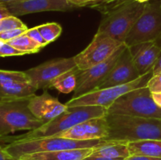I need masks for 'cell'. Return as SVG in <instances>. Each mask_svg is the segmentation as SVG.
I'll list each match as a JSON object with an SVG mask.
<instances>
[{
  "mask_svg": "<svg viewBox=\"0 0 161 160\" xmlns=\"http://www.w3.org/2000/svg\"><path fill=\"white\" fill-rule=\"evenodd\" d=\"M29 83V78L25 72L0 69V83Z\"/></svg>",
  "mask_w": 161,
  "mask_h": 160,
  "instance_id": "cell-25",
  "label": "cell"
},
{
  "mask_svg": "<svg viewBox=\"0 0 161 160\" xmlns=\"http://www.w3.org/2000/svg\"><path fill=\"white\" fill-rule=\"evenodd\" d=\"M37 28L39 29L41 35L48 44L56 40L62 32V28L61 25L54 22L39 25L37 26Z\"/></svg>",
  "mask_w": 161,
  "mask_h": 160,
  "instance_id": "cell-24",
  "label": "cell"
},
{
  "mask_svg": "<svg viewBox=\"0 0 161 160\" xmlns=\"http://www.w3.org/2000/svg\"><path fill=\"white\" fill-rule=\"evenodd\" d=\"M160 4H161V0H160Z\"/></svg>",
  "mask_w": 161,
  "mask_h": 160,
  "instance_id": "cell-39",
  "label": "cell"
},
{
  "mask_svg": "<svg viewBox=\"0 0 161 160\" xmlns=\"http://www.w3.org/2000/svg\"><path fill=\"white\" fill-rule=\"evenodd\" d=\"M1 143V141H0ZM0 160H17L14 157L11 156L4 149V147L0 144Z\"/></svg>",
  "mask_w": 161,
  "mask_h": 160,
  "instance_id": "cell-32",
  "label": "cell"
},
{
  "mask_svg": "<svg viewBox=\"0 0 161 160\" xmlns=\"http://www.w3.org/2000/svg\"><path fill=\"white\" fill-rule=\"evenodd\" d=\"M140 76L134 63L130 49L126 45L110 73L96 89L127 84L135 81Z\"/></svg>",
  "mask_w": 161,
  "mask_h": 160,
  "instance_id": "cell-12",
  "label": "cell"
},
{
  "mask_svg": "<svg viewBox=\"0 0 161 160\" xmlns=\"http://www.w3.org/2000/svg\"><path fill=\"white\" fill-rule=\"evenodd\" d=\"M107 114V109L102 106L68 107L67 109L50 122L44 123L36 130L16 136H3L2 141L11 142L13 141L37 139V138L53 136L60 132L72 128L74 125L94 118L103 117Z\"/></svg>",
  "mask_w": 161,
  "mask_h": 160,
  "instance_id": "cell-2",
  "label": "cell"
},
{
  "mask_svg": "<svg viewBox=\"0 0 161 160\" xmlns=\"http://www.w3.org/2000/svg\"><path fill=\"white\" fill-rule=\"evenodd\" d=\"M11 13L9 12L7 8L3 4H0V19L5 18V17H10Z\"/></svg>",
  "mask_w": 161,
  "mask_h": 160,
  "instance_id": "cell-35",
  "label": "cell"
},
{
  "mask_svg": "<svg viewBox=\"0 0 161 160\" xmlns=\"http://www.w3.org/2000/svg\"><path fill=\"white\" fill-rule=\"evenodd\" d=\"M153 75V74L152 70L140 76L131 83L112 86L105 89H96L76 98H72L65 104V105L67 107L92 105V106H102L107 109L120 96L137 88L147 86L148 82L152 78Z\"/></svg>",
  "mask_w": 161,
  "mask_h": 160,
  "instance_id": "cell-8",
  "label": "cell"
},
{
  "mask_svg": "<svg viewBox=\"0 0 161 160\" xmlns=\"http://www.w3.org/2000/svg\"><path fill=\"white\" fill-rule=\"evenodd\" d=\"M146 3L123 0L104 13L97 32L124 42L132 27L144 10Z\"/></svg>",
  "mask_w": 161,
  "mask_h": 160,
  "instance_id": "cell-3",
  "label": "cell"
},
{
  "mask_svg": "<svg viewBox=\"0 0 161 160\" xmlns=\"http://www.w3.org/2000/svg\"><path fill=\"white\" fill-rule=\"evenodd\" d=\"M7 42L13 47L20 50V51L24 52L26 54L38 53L41 49L43 48L42 45L38 44L33 39L28 37L25 33L11 39Z\"/></svg>",
  "mask_w": 161,
  "mask_h": 160,
  "instance_id": "cell-22",
  "label": "cell"
},
{
  "mask_svg": "<svg viewBox=\"0 0 161 160\" xmlns=\"http://www.w3.org/2000/svg\"><path fill=\"white\" fill-rule=\"evenodd\" d=\"M152 97L154 102L161 108V93H152Z\"/></svg>",
  "mask_w": 161,
  "mask_h": 160,
  "instance_id": "cell-36",
  "label": "cell"
},
{
  "mask_svg": "<svg viewBox=\"0 0 161 160\" xmlns=\"http://www.w3.org/2000/svg\"><path fill=\"white\" fill-rule=\"evenodd\" d=\"M147 86L151 93H161V74L153 75L148 82Z\"/></svg>",
  "mask_w": 161,
  "mask_h": 160,
  "instance_id": "cell-30",
  "label": "cell"
},
{
  "mask_svg": "<svg viewBox=\"0 0 161 160\" xmlns=\"http://www.w3.org/2000/svg\"><path fill=\"white\" fill-rule=\"evenodd\" d=\"M93 147L38 152L23 155L18 160H82L91 155Z\"/></svg>",
  "mask_w": 161,
  "mask_h": 160,
  "instance_id": "cell-17",
  "label": "cell"
},
{
  "mask_svg": "<svg viewBox=\"0 0 161 160\" xmlns=\"http://www.w3.org/2000/svg\"><path fill=\"white\" fill-rule=\"evenodd\" d=\"M36 90L30 83H0V102L31 97Z\"/></svg>",
  "mask_w": 161,
  "mask_h": 160,
  "instance_id": "cell-18",
  "label": "cell"
},
{
  "mask_svg": "<svg viewBox=\"0 0 161 160\" xmlns=\"http://www.w3.org/2000/svg\"><path fill=\"white\" fill-rule=\"evenodd\" d=\"M124 42L109 36L96 33L91 43L82 52L74 56L76 67L83 71L108 59Z\"/></svg>",
  "mask_w": 161,
  "mask_h": 160,
  "instance_id": "cell-9",
  "label": "cell"
},
{
  "mask_svg": "<svg viewBox=\"0 0 161 160\" xmlns=\"http://www.w3.org/2000/svg\"><path fill=\"white\" fill-rule=\"evenodd\" d=\"M28 29V28H16V29L8 30V31H3V32H0V39L3 41H5V42H9L11 39L25 34Z\"/></svg>",
  "mask_w": 161,
  "mask_h": 160,
  "instance_id": "cell-28",
  "label": "cell"
},
{
  "mask_svg": "<svg viewBox=\"0 0 161 160\" xmlns=\"http://www.w3.org/2000/svg\"><path fill=\"white\" fill-rule=\"evenodd\" d=\"M28 108L35 117L44 124L64 112L68 107L45 91L41 95H33L29 100Z\"/></svg>",
  "mask_w": 161,
  "mask_h": 160,
  "instance_id": "cell-15",
  "label": "cell"
},
{
  "mask_svg": "<svg viewBox=\"0 0 161 160\" xmlns=\"http://www.w3.org/2000/svg\"><path fill=\"white\" fill-rule=\"evenodd\" d=\"M104 140L77 141L58 136H47L37 139L13 141L4 146V149L18 160L21 156L38 152H54L78 148H91L104 142Z\"/></svg>",
  "mask_w": 161,
  "mask_h": 160,
  "instance_id": "cell-4",
  "label": "cell"
},
{
  "mask_svg": "<svg viewBox=\"0 0 161 160\" xmlns=\"http://www.w3.org/2000/svg\"><path fill=\"white\" fill-rule=\"evenodd\" d=\"M124 160H161V158H155V157L146 156V155H131Z\"/></svg>",
  "mask_w": 161,
  "mask_h": 160,
  "instance_id": "cell-31",
  "label": "cell"
},
{
  "mask_svg": "<svg viewBox=\"0 0 161 160\" xmlns=\"http://www.w3.org/2000/svg\"><path fill=\"white\" fill-rule=\"evenodd\" d=\"M135 1L138 2V3H147V2L150 1V0H135Z\"/></svg>",
  "mask_w": 161,
  "mask_h": 160,
  "instance_id": "cell-38",
  "label": "cell"
},
{
  "mask_svg": "<svg viewBox=\"0 0 161 160\" xmlns=\"http://www.w3.org/2000/svg\"><path fill=\"white\" fill-rule=\"evenodd\" d=\"M26 25L17 17L10 16L0 19V32L8 31V30L16 29V28H25Z\"/></svg>",
  "mask_w": 161,
  "mask_h": 160,
  "instance_id": "cell-26",
  "label": "cell"
},
{
  "mask_svg": "<svg viewBox=\"0 0 161 160\" xmlns=\"http://www.w3.org/2000/svg\"><path fill=\"white\" fill-rule=\"evenodd\" d=\"M108 135V124L105 116L94 118L74 125L72 128L57 133L53 136L77 141L104 140Z\"/></svg>",
  "mask_w": 161,
  "mask_h": 160,
  "instance_id": "cell-13",
  "label": "cell"
},
{
  "mask_svg": "<svg viewBox=\"0 0 161 160\" xmlns=\"http://www.w3.org/2000/svg\"><path fill=\"white\" fill-rule=\"evenodd\" d=\"M125 47V44H122L103 62L96 64L86 70H80L77 74L76 87L74 90L72 98H76L83 94L95 90L110 73Z\"/></svg>",
  "mask_w": 161,
  "mask_h": 160,
  "instance_id": "cell-10",
  "label": "cell"
},
{
  "mask_svg": "<svg viewBox=\"0 0 161 160\" xmlns=\"http://www.w3.org/2000/svg\"><path fill=\"white\" fill-rule=\"evenodd\" d=\"M27 55L24 52L17 50L12 45H9L7 42H5L0 39V57L14 56H23Z\"/></svg>",
  "mask_w": 161,
  "mask_h": 160,
  "instance_id": "cell-27",
  "label": "cell"
},
{
  "mask_svg": "<svg viewBox=\"0 0 161 160\" xmlns=\"http://www.w3.org/2000/svg\"><path fill=\"white\" fill-rule=\"evenodd\" d=\"M129 49L135 67L141 76L153 70L161 53V45L157 40L136 44Z\"/></svg>",
  "mask_w": 161,
  "mask_h": 160,
  "instance_id": "cell-16",
  "label": "cell"
},
{
  "mask_svg": "<svg viewBox=\"0 0 161 160\" xmlns=\"http://www.w3.org/2000/svg\"><path fill=\"white\" fill-rule=\"evenodd\" d=\"M92 155L108 158H124L130 156L127 143L123 141H105L93 147Z\"/></svg>",
  "mask_w": 161,
  "mask_h": 160,
  "instance_id": "cell-19",
  "label": "cell"
},
{
  "mask_svg": "<svg viewBox=\"0 0 161 160\" xmlns=\"http://www.w3.org/2000/svg\"><path fill=\"white\" fill-rule=\"evenodd\" d=\"M25 34H26L28 37L31 38V39H33L35 42H37L38 44L42 45V47L46 46V45L48 44L47 42H46L45 39L42 38V36L41 35L40 32H39L37 27H35V28H28V29L26 31V32H25Z\"/></svg>",
  "mask_w": 161,
  "mask_h": 160,
  "instance_id": "cell-29",
  "label": "cell"
},
{
  "mask_svg": "<svg viewBox=\"0 0 161 160\" xmlns=\"http://www.w3.org/2000/svg\"><path fill=\"white\" fill-rule=\"evenodd\" d=\"M75 67L76 64L72 56L50 60L25 72L29 78V83L38 90L50 88V84L57 77Z\"/></svg>",
  "mask_w": 161,
  "mask_h": 160,
  "instance_id": "cell-11",
  "label": "cell"
},
{
  "mask_svg": "<svg viewBox=\"0 0 161 160\" xmlns=\"http://www.w3.org/2000/svg\"><path fill=\"white\" fill-rule=\"evenodd\" d=\"M108 135L104 141L129 143L161 140V119L106 114Z\"/></svg>",
  "mask_w": 161,
  "mask_h": 160,
  "instance_id": "cell-1",
  "label": "cell"
},
{
  "mask_svg": "<svg viewBox=\"0 0 161 160\" xmlns=\"http://www.w3.org/2000/svg\"><path fill=\"white\" fill-rule=\"evenodd\" d=\"M82 160H124L123 158H108L102 156H96V155H90Z\"/></svg>",
  "mask_w": 161,
  "mask_h": 160,
  "instance_id": "cell-34",
  "label": "cell"
},
{
  "mask_svg": "<svg viewBox=\"0 0 161 160\" xmlns=\"http://www.w3.org/2000/svg\"><path fill=\"white\" fill-rule=\"evenodd\" d=\"M78 67L72 69L57 77L50 84V88H54L62 93H69L75 89L77 85Z\"/></svg>",
  "mask_w": 161,
  "mask_h": 160,
  "instance_id": "cell-21",
  "label": "cell"
},
{
  "mask_svg": "<svg viewBox=\"0 0 161 160\" xmlns=\"http://www.w3.org/2000/svg\"><path fill=\"white\" fill-rule=\"evenodd\" d=\"M17 1V0H0V4H6V3H12V2Z\"/></svg>",
  "mask_w": 161,
  "mask_h": 160,
  "instance_id": "cell-37",
  "label": "cell"
},
{
  "mask_svg": "<svg viewBox=\"0 0 161 160\" xmlns=\"http://www.w3.org/2000/svg\"><path fill=\"white\" fill-rule=\"evenodd\" d=\"M153 75L161 74V53L157 59V62L154 64L153 67Z\"/></svg>",
  "mask_w": 161,
  "mask_h": 160,
  "instance_id": "cell-33",
  "label": "cell"
},
{
  "mask_svg": "<svg viewBox=\"0 0 161 160\" xmlns=\"http://www.w3.org/2000/svg\"><path fill=\"white\" fill-rule=\"evenodd\" d=\"M130 155L161 158V140H144L127 143Z\"/></svg>",
  "mask_w": 161,
  "mask_h": 160,
  "instance_id": "cell-20",
  "label": "cell"
},
{
  "mask_svg": "<svg viewBox=\"0 0 161 160\" xmlns=\"http://www.w3.org/2000/svg\"><path fill=\"white\" fill-rule=\"evenodd\" d=\"M76 7H90L100 11L102 14L109 10L123 0H68Z\"/></svg>",
  "mask_w": 161,
  "mask_h": 160,
  "instance_id": "cell-23",
  "label": "cell"
},
{
  "mask_svg": "<svg viewBox=\"0 0 161 160\" xmlns=\"http://www.w3.org/2000/svg\"><path fill=\"white\" fill-rule=\"evenodd\" d=\"M107 114L161 119V108L154 102L146 86L120 96L107 108Z\"/></svg>",
  "mask_w": 161,
  "mask_h": 160,
  "instance_id": "cell-5",
  "label": "cell"
},
{
  "mask_svg": "<svg viewBox=\"0 0 161 160\" xmlns=\"http://www.w3.org/2000/svg\"><path fill=\"white\" fill-rule=\"evenodd\" d=\"M14 17L46 11H69L78 8L68 0H17L3 4Z\"/></svg>",
  "mask_w": 161,
  "mask_h": 160,
  "instance_id": "cell-14",
  "label": "cell"
},
{
  "mask_svg": "<svg viewBox=\"0 0 161 160\" xmlns=\"http://www.w3.org/2000/svg\"><path fill=\"white\" fill-rule=\"evenodd\" d=\"M161 37V4L160 1L146 3L144 10L124 43L127 47L138 43L154 42Z\"/></svg>",
  "mask_w": 161,
  "mask_h": 160,
  "instance_id": "cell-7",
  "label": "cell"
},
{
  "mask_svg": "<svg viewBox=\"0 0 161 160\" xmlns=\"http://www.w3.org/2000/svg\"><path fill=\"white\" fill-rule=\"evenodd\" d=\"M31 97L0 102V137L20 130H36L43 125L28 108Z\"/></svg>",
  "mask_w": 161,
  "mask_h": 160,
  "instance_id": "cell-6",
  "label": "cell"
}]
</instances>
